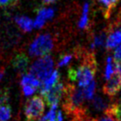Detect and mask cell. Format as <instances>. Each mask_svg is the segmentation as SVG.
<instances>
[{
	"label": "cell",
	"mask_w": 121,
	"mask_h": 121,
	"mask_svg": "<svg viewBox=\"0 0 121 121\" xmlns=\"http://www.w3.org/2000/svg\"><path fill=\"white\" fill-rule=\"evenodd\" d=\"M97 71V61L93 52H86L81 55V62L77 66H71L68 69V78L76 82L81 88L87 86L94 80Z\"/></svg>",
	"instance_id": "1"
},
{
	"label": "cell",
	"mask_w": 121,
	"mask_h": 121,
	"mask_svg": "<svg viewBox=\"0 0 121 121\" xmlns=\"http://www.w3.org/2000/svg\"><path fill=\"white\" fill-rule=\"evenodd\" d=\"M63 109L66 113L70 115L74 113L84 110L85 96L81 87L78 88L73 84H67L65 86Z\"/></svg>",
	"instance_id": "2"
},
{
	"label": "cell",
	"mask_w": 121,
	"mask_h": 121,
	"mask_svg": "<svg viewBox=\"0 0 121 121\" xmlns=\"http://www.w3.org/2000/svg\"><path fill=\"white\" fill-rule=\"evenodd\" d=\"M53 39L50 34L38 35L29 47V54L32 56H43L48 55L53 48Z\"/></svg>",
	"instance_id": "3"
},
{
	"label": "cell",
	"mask_w": 121,
	"mask_h": 121,
	"mask_svg": "<svg viewBox=\"0 0 121 121\" xmlns=\"http://www.w3.org/2000/svg\"><path fill=\"white\" fill-rule=\"evenodd\" d=\"M54 61L52 56L48 55L43 56L32 63L30 67V72L42 82L47 78L53 71Z\"/></svg>",
	"instance_id": "4"
},
{
	"label": "cell",
	"mask_w": 121,
	"mask_h": 121,
	"mask_svg": "<svg viewBox=\"0 0 121 121\" xmlns=\"http://www.w3.org/2000/svg\"><path fill=\"white\" fill-rule=\"evenodd\" d=\"M45 101L41 96L35 95L28 99L24 106V115L27 121H35L43 114Z\"/></svg>",
	"instance_id": "5"
},
{
	"label": "cell",
	"mask_w": 121,
	"mask_h": 121,
	"mask_svg": "<svg viewBox=\"0 0 121 121\" xmlns=\"http://www.w3.org/2000/svg\"><path fill=\"white\" fill-rule=\"evenodd\" d=\"M65 92V85L62 82H56L50 90L44 93L42 96L44 97L46 104L51 106L52 104H57L61 99L64 95Z\"/></svg>",
	"instance_id": "6"
},
{
	"label": "cell",
	"mask_w": 121,
	"mask_h": 121,
	"mask_svg": "<svg viewBox=\"0 0 121 121\" xmlns=\"http://www.w3.org/2000/svg\"><path fill=\"white\" fill-rule=\"evenodd\" d=\"M121 89V77L119 69L116 70L114 73L107 80L104 86H103V92L109 97L116 95L119 91Z\"/></svg>",
	"instance_id": "7"
},
{
	"label": "cell",
	"mask_w": 121,
	"mask_h": 121,
	"mask_svg": "<svg viewBox=\"0 0 121 121\" xmlns=\"http://www.w3.org/2000/svg\"><path fill=\"white\" fill-rule=\"evenodd\" d=\"M54 9L51 8H41L37 11V16L33 22V27L40 29L45 25L46 22L48 19H51L54 16Z\"/></svg>",
	"instance_id": "8"
},
{
	"label": "cell",
	"mask_w": 121,
	"mask_h": 121,
	"mask_svg": "<svg viewBox=\"0 0 121 121\" xmlns=\"http://www.w3.org/2000/svg\"><path fill=\"white\" fill-rule=\"evenodd\" d=\"M29 64V58L23 52L17 53L12 60L13 67L19 74H23L27 69Z\"/></svg>",
	"instance_id": "9"
},
{
	"label": "cell",
	"mask_w": 121,
	"mask_h": 121,
	"mask_svg": "<svg viewBox=\"0 0 121 121\" xmlns=\"http://www.w3.org/2000/svg\"><path fill=\"white\" fill-rule=\"evenodd\" d=\"M59 79H60V74H59L58 71L57 70H54L48 77L46 78L43 81L41 82V86H40L41 95H42L44 93H46L48 90H50L56 83L58 82Z\"/></svg>",
	"instance_id": "10"
},
{
	"label": "cell",
	"mask_w": 121,
	"mask_h": 121,
	"mask_svg": "<svg viewBox=\"0 0 121 121\" xmlns=\"http://www.w3.org/2000/svg\"><path fill=\"white\" fill-rule=\"evenodd\" d=\"M121 43V29H116L114 31H112V32L109 34L106 37L105 41V47L107 50H111V49L116 47L118 45Z\"/></svg>",
	"instance_id": "11"
},
{
	"label": "cell",
	"mask_w": 121,
	"mask_h": 121,
	"mask_svg": "<svg viewBox=\"0 0 121 121\" xmlns=\"http://www.w3.org/2000/svg\"><path fill=\"white\" fill-rule=\"evenodd\" d=\"M39 121H63L62 114L60 110H57V104L51 105L48 113L41 118Z\"/></svg>",
	"instance_id": "12"
},
{
	"label": "cell",
	"mask_w": 121,
	"mask_h": 121,
	"mask_svg": "<svg viewBox=\"0 0 121 121\" xmlns=\"http://www.w3.org/2000/svg\"><path fill=\"white\" fill-rule=\"evenodd\" d=\"M119 1V0H98L104 17L108 18L109 17L111 11L115 8Z\"/></svg>",
	"instance_id": "13"
},
{
	"label": "cell",
	"mask_w": 121,
	"mask_h": 121,
	"mask_svg": "<svg viewBox=\"0 0 121 121\" xmlns=\"http://www.w3.org/2000/svg\"><path fill=\"white\" fill-rule=\"evenodd\" d=\"M15 22L23 32H29L33 28V22L28 17L18 16L15 17Z\"/></svg>",
	"instance_id": "14"
},
{
	"label": "cell",
	"mask_w": 121,
	"mask_h": 121,
	"mask_svg": "<svg viewBox=\"0 0 121 121\" xmlns=\"http://www.w3.org/2000/svg\"><path fill=\"white\" fill-rule=\"evenodd\" d=\"M91 106L92 108L97 112L101 111H105V109L108 108L109 104L106 102L105 99H104L100 95H94V97L91 99Z\"/></svg>",
	"instance_id": "15"
},
{
	"label": "cell",
	"mask_w": 121,
	"mask_h": 121,
	"mask_svg": "<svg viewBox=\"0 0 121 121\" xmlns=\"http://www.w3.org/2000/svg\"><path fill=\"white\" fill-rule=\"evenodd\" d=\"M106 37H107L106 32H101L97 35L94 36L92 38V41L91 42V48L92 50L102 48L105 45Z\"/></svg>",
	"instance_id": "16"
},
{
	"label": "cell",
	"mask_w": 121,
	"mask_h": 121,
	"mask_svg": "<svg viewBox=\"0 0 121 121\" xmlns=\"http://www.w3.org/2000/svg\"><path fill=\"white\" fill-rule=\"evenodd\" d=\"M104 112L111 114L116 121H121V102H114L109 104Z\"/></svg>",
	"instance_id": "17"
},
{
	"label": "cell",
	"mask_w": 121,
	"mask_h": 121,
	"mask_svg": "<svg viewBox=\"0 0 121 121\" xmlns=\"http://www.w3.org/2000/svg\"><path fill=\"white\" fill-rule=\"evenodd\" d=\"M118 69H119V65L114 62V60L112 56H109L107 57V60H106V66H105V71H104V78H105V80L109 79V78L114 74V71Z\"/></svg>",
	"instance_id": "18"
},
{
	"label": "cell",
	"mask_w": 121,
	"mask_h": 121,
	"mask_svg": "<svg viewBox=\"0 0 121 121\" xmlns=\"http://www.w3.org/2000/svg\"><path fill=\"white\" fill-rule=\"evenodd\" d=\"M21 86H31L36 88H38L41 86V81L37 79L36 76L32 75L31 73L23 75L22 80H21Z\"/></svg>",
	"instance_id": "19"
},
{
	"label": "cell",
	"mask_w": 121,
	"mask_h": 121,
	"mask_svg": "<svg viewBox=\"0 0 121 121\" xmlns=\"http://www.w3.org/2000/svg\"><path fill=\"white\" fill-rule=\"evenodd\" d=\"M89 10L90 5L88 3H85L83 6L82 14L80 18V21L78 22V26L81 29H86L89 26Z\"/></svg>",
	"instance_id": "20"
},
{
	"label": "cell",
	"mask_w": 121,
	"mask_h": 121,
	"mask_svg": "<svg viewBox=\"0 0 121 121\" xmlns=\"http://www.w3.org/2000/svg\"><path fill=\"white\" fill-rule=\"evenodd\" d=\"M95 81L93 80L91 81L87 86H86L85 87H83V94H84L85 99H91L95 95Z\"/></svg>",
	"instance_id": "21"
},
{
	"label": "cell",
	"mask_w": 121,
	"mask_h": 121,
	"mask_svg": "<svg viewBox=\"0 0 121 121\" xmlns=\"http://www.w3.org/2000/svg\"><path fill=\"white\" fill-rule=\"evenodd\" d=\"M12 115V109L9 104H0V121H8Z\"/></svg>",
	"instance_id": "22"
},
{
	"label": "cell",
	"mask_w": 121,
	"mask_h": 121,
	"mask_svg": "<svg viewBox=\"0 0 121 121\" xmlns=\"http://www.w3.org/2000/svg\"><path fill=\"white\" fill-rule=\"evenodd\" d=\"M72 55L71 54H63L60 55L59 57V60L57 62V66L58 67H63L69 64L72 60Z\"/></svg>",
	"instance_id": "23"
},
{
	"label": "cell",
	"mask_w": 121,
	"mask_h": 121,
	"mask_svg": "<svg viewBox=\"0 0 121 121\" xmlns=\"http://www.w3.org/2000/svg\"><path fill=\"white\" fill-rule=\"evenodd\" d=\"M9 99V91L8 89H0V104L7 103Z\"/></svg>",
	"instance_id": "24"
},
{
	"label": "cell",
	"mask_w": 121,
	"mask_h": 121,
	"mask_svg": "<svg viewBox=\"0 0 121 121\" xmlns=\"http://www.w3.org/2000/svg\"><path fill=\"white\" fill-rule=\"evenodd\" d=\"M22 87V93L25 96H30L36 92L37 88L31 86H23Z\"/></svg>",
	"instance_id": "25"
},
{
	"label": "cell",
	"mask_w": 121,
	"mask_h": 121,
	"mask_svg": "<svg viewBox=\"0 0 121 121\" xmlns=\"http://www.w3.org/2000/svg\"><path fill=\"white\" fill-rule=\"evenodd\" d=\"M114 62L119 64L121 62V44L116 47V49L114 52Z\"/></svg>",
	"instance_id": "26"
},
{
	"label": "cell",
	"mask_w": 121,
	"mask_h": 121,
	"mask_svg": "<svg viewBox=\"0 0 121 121\" xmlns=\"http://www.w3.org/2000/svg\"><path fill=\"white\" fill-rule=\"evenodd\" d=\"M97 121H116V120L114 119V118L113 117L111 114L104 112V115H103L102 117L99 118V120H97Z\"/></svg>",
	"instance_id": "27"
},
{
	"label": "cell",
	"mask_w": 121,
	"mask_h": 121,
	"mask_svg": "<svg viewBox=\"0 0 121 121\" xmlns=\"http://www.w3.org/2000/svg\"><path fill=\"white\" fill-rule=\"evenodd\" d=\"M13 2V0H0V8L7 6Z\"/></svg>",
	"instance_id": "28"
},
{
	"label": "cell",
	"mask_w": 121,
	"mask_h": 121,
	"mask_svg": "<svg viewBox=\"0 0 121 121\" xmlns=\"http://www.w3.org/2000/svg\"><path fill=\"white\" fill-rule=\"evenodd\" d=\"M116 95H118L116 99H114V102H121V89L119 91V92L117 93Z\"/></svg>",
	"instance_id": "29"
},
{
	"label": "cell",
	"mask_w": 121,
	"mask_h": 121,
	"mask_svg": "<svg viewBox=\"0 0 121 121\" xmlns=\"http://www.w3.org/2000/svg\"><path fill=\"white\" fill-rule=\"evenodd\" d=\"M43 1L46 3V4H52V3L55 2L56 0H43Z\"/></svg>",
	"instance_id": "30"
},
{
	"label": "cell",
	"mask_w": 121,
	"mask_h": 121,
	"mask_svg": "<svg viewBox=\"0 0 121 121\" xmlns=\"http://www.w3.org/2000/svg\"><path fill=\"white\" fill-rule=\"evenodd\" d=\"M4 71H3V70H0V81L2 80L3 76H4Z\"/></svg>",
	"instance_id": "31"
}]
</instances>
